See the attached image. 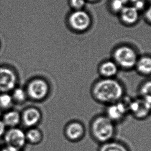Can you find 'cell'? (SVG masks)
<instances>
[{"instance_id":"1","label":"cell","mask_w":151,"mask_h":151,"mask_svg":"<svg viewBox=\"0 0 151 151\" xmlns=\"http://www.w3.org/2000/svg\"><path fill=\"white\" fill-rule=\"evenodd\" d=\"M91 95L96 102L105 106L123 99L126 90L124 84L115 78H101L92 84Z\"/></svg>"},{"instance_id":"2","label":"cell","mask_w":151,"mask_h":151,"mask_svg":"<svg viewBox=\"0 0 151 151\" xmlns=\"http://www.w3.org/2000/svg\"><path fill=\"white\" fill-rule=\"evenodd\" d=\"M116 124L104 113L94 116L90 124V132L93 139L99 145L115 139Z\"/></svg>"},{"instance_id":"3","label":"cell","mask_w":151,"mask_h":151,"mask_svg":"<svg viewBox=\"0 0 151 151\" xmlns=\"http://www.w3.org/2000/svg\"><path fill=\"white\" fill-rule=\"evenodd\" d=\"M113 57L118 66L126 70L134 68L138 59L136 51L127 46H122L116 49Z\"/></svg>"},{"instance_id":"4","label":"cell","mask_w":151,"mask_h":151,"mask_svg":"<svg viewBox=\"0 0 151 151\" xmlns=\"http://www.w3.org/2000/svg\"><path fill=\"white\" fill-rule=\"evenodd\" d=\"M25 90L28 99L36 101L45 100L48 96L50 86L44 79L35 78L28 82Z\"/></svg>"},{"instance_id":"5","label":"cell","mask_w":151,"mask_h":151,"mask_svg":"<svg viewBox=\"0 0 151 151\" xmlns=\"http://www.w3.org/2000/svg\"><path fill=\"white\" fill-rule=\"evenodd\" d=\"M128 107L129 115L136 120H146L151 116V108L142 99L137 96L135 97H125Z\"/></svg>"},{"instance_id":"6","label":"cell","mask_w":151,"mask_h":151,"mask_svg":"<svg viewBox=\"0 0 151 151\" xmlns=\"http://www.w3.org/2000/svg\"><path fill=\"white\" fill-rule=\"evenodd\" d=\"M125 97L122 100L105 106L104 113L115 124L123 122L129 115Z\"/></svg>"},{"instance_id":"7","label":"cell","mask_w":151,"mask_h":151,"mask_svg":"<svg viewBox=\"0 0 151 151\" xmlns=\"http://www.w3.org/2000/svg\"><path fill=\"white\" fill-rule=\"evenodd\" d=\"M68 23L70 27L76 32L86 31L92 23L90 14L83 9L72 12L68 17Z\"/></svg>"},{"instance_id":"8","label":"cell","mask_w":151,"mask_h":151,"mask_svg":"<svg viewBox=\"0 0 151 151\" xmlns=\"http://www.w3.org/2000/svg\"><path fill=\"white\" fill-rule=\"evenodd\" d=\"M18 81L15 70L6 66H0V93L11 92L17 87Z\"/></svg>"},{"instance_id":"9","label":"cell","mask_w":151,"mask_h":151,"mask_svg":"<svg viewBox=\"0 0 151 151\" xmlns=\"http://www.w3.org/2000/svg\"><path fill=\"white\" fill-rule=\"evenodd\" d=\"M3 138L6 146L12 147L21 151L27 142L25 132L18 127L7 129Z\"/></svg>"},{"instance_id":"10","label":"cell","mask_w":151,"mask_h":151,"mask_svg":"<svg viewBox=\"0 0 151 151\" xmlns=\"http://www.w3.org/2000/svg\"><path fill=\"white\" fill-rule=\"evenodd\" d=\"M65 136L71 141L77 142L82 140L86 134L83 124L78 121H73L67 124L65 129Z\"/></svg>"},{"instance_id":"11","label":"cell","mask_w":151,"mask_h":151,"mask_svg":"<svg viewBox=\"0 0 151 151\" xmlns=\"http://www.w3.org/2000/svg\"><path fill=\"white\" fill-rule=\"evenodd\" d=\"M42 116L39 109L35 107H29L21 114V122L27 128L35 127L40 122Z\"/></svg>"},{"instance_id":"12","label":"cell","mask_w":151,"mask_h":151,"mask_svg":"<svg viewBox=\"0 0 151 151\" xmlns=\"http://www.w3.org/2000/svg\"><path fill=\"white\" fill-rule=\"evenodd\" d=\"M119 68L114 61H105L99 66V73L101 78H114L119 72Z\"/></svg>"},{"instance_id":"13","label":"cell","mask_w":151,"mask_h":151,"mask_svg":"<svg viewBox=\"0 0 151 151\" xmlns=\"http://www.w3.org/2000/svg\"><path fill=\"white\" fill-rule=\"evenodd\" d=\"M97 151H132L128 145L122 141L114 139L99 145Z\"/></svg>"},{"instance_id":"14","label":"cell","mask_w":151,"mask_h":151,"mask_svg":"<svg viewBox=\"0 0 151 151\" xmlns=\"http://www.w3.org/2000/svg\"><path fill=\"white\" fill-rule=\"evenodd\" d=\"M139 12L132 5H126L120 13L121 19L125 24L132 25L138 20Z\"/></svg>"},{"instance_id":"15","label":"cell","mask_w":151,"mask_h":151,"mask_svg":"<svg viewBox=\"0 0 151 151\" xmlns=\"http://www.w3.org/2000/svg\"><path fill=\"white\" fill-rule=\"evenodd\" d=\"M2 121L9 128L16 127L21 123V114L17 110H9L3 115Z\"/></svg>"},{"instance_id":"16","label":"cell","mask_w":151,"mask_h":151,"mask_svg":"<svg viewBox=\"0 0 151 151\" xmlns=\"http://www.w3.org/2000/svg\"><path fill=\"white\" fill-rule=\"evenodd\" d=\"M135 68L141 75H151V57L143 56L138 58Z\"/></svg>"},{"instance_id":"17","label":"cell","mask_w":151,"mask_h":151,"mask_svg":"<svg viewBox=\"0 0 151 151\" xmlns=\"http://www.w3.org/2000/svg\"><path fill=\"white\" fill-rule=\"evenodd\" d=\"M137 96L142 99L151 108V79L142 82L137 90Z\"/></svg>"},{"instance_id":"18","label":"cell","mask_w":151,"mask_h":151,"mask_svg":"<svg viewBox=\"0 0 151 151\" xmlns=\"http://www.w3.org/2000/svg\"><path fill=\"white\" fill-rule=\"evenodd\" d=\"M27 141L32 145H38L41 142L43 138V135L41 130L35 127L29 128L25 132Z\"/></svg>"},{"instance_id":"19","label":"cell","mask_w":151,"mask_h":151,"mask_svg":"<svg viewBox=\"0 0 151 151\" xmlns=\"http://www.w3.org/2000/svg\"><path fill=\"white\" fill-rule=\"evenodd\" d=\"M12 96L14 102L22 104L24 103L28 99L27 93L25 89L20 88L16 87L12 92Z\"/></svg>"},{"instance_id":"20","label":"cell","mask_w":151,"mask_h":151,"mask_svg":"<svg viewBox=\"0 0 151 151\" xmlns=\"http://www.w3.org/2000/svg\"><path fill=\"white\" fill-rule=\"evenodd\" d=\"M14 103L12 95L9 93H0V107L2 110L9 109Z\"/></svg>"},{"instance_id":"21","label":"cell","mask_w":151,"mask_h":151,"mask_svg":"<svg viewBox=\"0 0 151 151\" xmlns=\"http://www.w3.org/2000/svg\"><path fill=\"white\" fill-rule=\"evenodd\" d=\"M127 4L125 0H111L110 7L113 12L120 13Z\"/></svg>"},{"instance_id":"22","label":"cell","mask_w":151,"mask_h":151,"mask_svg":"<svg viewBox=\"0 0 151 151\" xmlns=\"http://www.w3.org/2000/svg\"><path fill=\"white\" fill-rule=\"evenodd\" d=\"M86 0H69V6L73 11L81 10L86 4Z\"/></svg>"},{"instance_id":"23","label":"cell","mask_w":151,"mask_h":151,"mask_svg":"<svg viewBox=\"0 0 151 151\" xmlns=\"http://www.w3.org/2000/svg\"><path fill=\"white\" fill-rule=\"evenodd\" d=\"M132 6L139 12L144 9L145 6V3L144 0H136L132 3Z\"/></svg>"},{"instance_id":"24","label":"cell","mask_w":151,"mask_h":151,"mask_svg":"<svg viewBox=\"0 0 151 151\" xmlns=\"http://www.w3.org/2000/svg\"><path fill=\"white\" fill-rule=\"evenodd\" d=\"M7 127L2 120H0V138L4 136L6 132Z\"/></svg>"},{"instance_id":"25","label":"cell","mask_w":151,"mask_h":151,"mask_svg":"<svg viewBox=\"0 0 151 151\" xmlns=\"http://www.w3.org/2000/svg\"><path fill=\"white\" fill-rule=\"evenodd\" d=\"M145 17L147 20L151 23V4L145 11Z\"/></svg>"},{"instance_id":"26","label":"cell","mask_w":151,"mask_h":151,"mask_svg":"<svg viewBox=\"0 0 151 151\" xmlns=\"http://www.w3.org/2000/svg\"><path fill=\"white\" fill-rule=\"evenodd\" d=\"M0 151H22L21 150H18V149H15L12 147H9V146H6L4 147L2 149H0Z\"/></svg>"},{"instance_id":"27","label":"cell","mask_w":151,"mask_h":151,"mask_svg":"<svg viewBox=\"0 0 151 151\" xmlns=\"http://www.w3.org/2000/svg\"><path fill=\"white\" fill-rule=\"evenodd\" d=\"M125 1H126V3L128 4V3H131V4H132L133 3L135 2L136 0H125Z\"/></svg>"},{"instance_id":"28","label":"cell","mask_w":151,"mask_h":151,"mask_svg":"<svg viewBox=\"0 0 151 151\" xmlns=\"http://www.w3.org/2000/svg\"><path fill=\"white\" fill-rule=\"evenodd\" d=\"M2 109H1V108L0 107V116L2 114Z\"/></svg>"},{"instance_id":"29","label":"cell","mask_w":151,"mask_h":151,"mask_svg":"<svg viewBox=\"0 0 151 151\" xmlns=\"http://www.w3.org/2000/svg\"><path fill=\"white\" fill-rule=\"evenodd\" d=\"M86 1H97V0H86Z\"/></svg>"},{"instance_id":"30","label":"cell","mask_w":151,"mask_h":151,"mask_svg":"<svg viewBox=\"0 0 151 151\" xmlns=\"http://www.w3.org/2000/svg\"><path fill=\"white\" fill-rule=\"evenodd\" d=\"M150 2H151V0H150Z\"/></svg>"}]
</instances>
